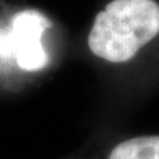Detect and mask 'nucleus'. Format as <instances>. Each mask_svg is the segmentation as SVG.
I'll return each mask as SVG.
<instances>
[{
    "instance_id": "1",
    "label": "nucleus",
    "mask_w": 159,
    "mask_h": 159,
    "mask_svg": "<svg viewBox=\"0 0 159 159\" xmlns=\"http://www.w3.org/2000/svg\"><path fill=\"white\" fill-rule=\"evenodd\" d=\"M158 34V2L113 0L97 14L89 46L97 57L111 63H124Z\"/></svg>"
},
{
    "instance_id": "3",
    "label": "nucleus",
    "mask_w": 159,
    "mask_h": 159,
    "mask_svg": "<svg viewBox=\"0 0 159 159\" xmlns=\"http://www.w3.org/2000/svg\"><path fill=\"white\" fill-rule=\"evenodd\" d=\"M108 159H159V136L124 140L111 151Z\"/></svg>"
},
{
    "instance_id": "2",
    "label": "nucleus",
    "mask_w": 159,
    "mask_h": 159,
    "mask_svg": "<svg viewBox=\"0 0 159 159\" xmlns=\"http://www.w3.org/2000/svg\"><path fill=\"white\" fill-rule=\"evenodd\" d=\"M51 23L41 13L27 10L17 13L12 19L11 34L18 65L26 71H37L48 60L41 37Z\"/></svg>"
}]
</instances>
